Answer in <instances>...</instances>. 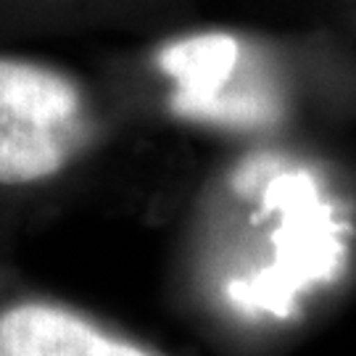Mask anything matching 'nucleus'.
Segmentation results:
<instances>
[{
    "label": "nucleus",
    "mask_w": 356,
    "mask_h": 356,
    "mask_svg": "<svg viewBox=\"0 0 356 356\" xmlns=\"http://www.w3.org/2000/svg\"><path fill=\"white\" fill-rule=\"evenodd\" d=\"M85 143V101L51 66L0 58V185L56 177Z\"/></svg>",
    "instance_id": "f257e3e1"
},
{
    "label": "nucleus",
    "mask_w": 356,
    "mask_h": 356,
    "mask_svg": "<svg viewBox=\"0 0 356 356\" xmlns=\"http://www.w3.org/2000/svg\"><path fill=\"white\" fill-rule=\"evenodd\" d=\"M0 356H164L132 338L103 330L88 317L51 304L0 312Z\"/></svg>",
    "instance_id": "f03ea898"
}]
</instances>
